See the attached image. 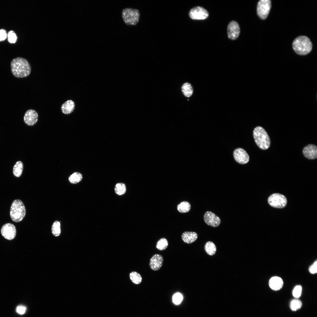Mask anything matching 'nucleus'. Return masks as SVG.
<instances>
[{
  "label": "nucleus",
  "mask_w": 317,
  "mask_h": 317,
  "mask_svg": "<svg viewBox=\"0 0 317 317\" xmlns=\"http://www.w3.org/2000/svg\"><path fill=\"white\" fill-rule=\"evenodd\" d=\"M11 68L13 75L18 78L28 76L31 70V65L26 59L18 57L13 59L11 63Z\"/></svg>",
  "instance_id": "nucleus-1"
},
{
  "label": "nucleus",
  "mask_w": 317,
  "mask_h": 317,
  "mask_svg": "<svg viewBox=\"0 0 317 317\" xmlns=\"http://www.w3.org/2000/svg\"><path fill=\"white\" fill-rule=\"evenodd\" d=\"M292 47L294 50L297 54L304 55L311 52L312 45L308 37L305 36H300L294 40Z\"/></svg>",
  "instance_id": "nucleus-2"
},
{
  "label": "nucleus",
  "mask_w": 317,
  "mask_h": 317,
  "mask_svg": "<svg viewBox=\"0 0 317 317\" xmlns=\"http://www.w3.org/2000/svg\"><path fill=\"white\" fill-rule=\"evenodd\" d=\"M253 137L257 145L261 149L266 150L270 146V140L267 133L262 127L258 126L254 130Z\"/></svg>",
  "instance_id": "nucleus-3"
},
{
  "label": "nucleus",
  "mask_w": 317,
  "mask_h": 317,
  "mask_svg": "<svg viewBox=\"0 0 317 317\" xmlns=\"http://www.w3.org/2000/svg\"><path fill=\"white\" fill-rule=\"evenodd\" d=\"M26 213V209L23 202L19 199L14 200L10 210V216L12 220L15 222H20L23 219Z\"/></svg>",
  "instance_id": "nucleus-4"
},
{
  "label": "nucleus",
  "mask_w": 317,
  "mask_h": 317,
  "mask_svg": "<svg viewBox=\"0 0 317 317\" xmlns=\"http://www.w3.org/2000/svg\"><path fill=\"white\" fill-rule=\"evenodd\" d=\"M122 17L124 23L128 25H135L139 22L140 14L137 9L125 8L122 11Z\"/></svg>",
  "instance_id": "nucleus-5"
},
{
  "label": "nucleus",
  "mask_w": 317,
  "mask_h": 317,
  "mask_svg": "<svg viewBox=\"0 0 317 317\" xmlns=\"http://www.w3.org/2000/svg\"><path fill=\"white\" fill-rule=\"evenodd\" d=\"M268 202L271 206L279 208H284L287 203L285 196L279 193H274L270 195L268 198Z\"/></svg>",
  "instance_id": "nucleus-6"
},
{
  "label": "nucleus",
  "mask_w": 317,
  "mask_h": 317,
  "mask_svg": "<svg viewBox=\"0 0 317 317\" xmlns=\"http://www.w3.org/2000/svg\"><path fill=\"white\" fill-rule=\"evenodd\" d=\"M271 3L269 0H261L258 3L257 13L262 19H265L267 17L271 7Z\"/></svg>",
  "instance_id": "nucleus-7"
},
{
  "label": "nucleus",
  "mask_w": 317,
  "mask_h": 317,
  "mask_svg": "<svg viewBox=\"0 0 317 317\" xmlns=\"http://www.w3.org/2000/svg\"><path fill=\"white\" fill-rule=\"evenodd\" d=\"M208 15L209 14L207 10L199 6L193 8L189 13L190 17L193 20H204L207 18Z\"/></svg>",
  "instance_id": "nucleus-8"
},
{
  "label": "nucleus",
  "mask_w": 317,
  "mask_h": 317,
  "mask_svg": "<svg viewBox=\"0 0 317 317\" xmlns=\"http://www.w3.org/2000/svg\"><path fill=\"white\" fill-rule=\"evenodd\" d=\"M1 233L5 239L9 240H12L15 238L16 235V227L11 223H6L2 227Z\"/></svg>",
  "instance_id": "nucleus-9"
},
{
  "label": "nucleus",
  "mask_w": 317,
  "mask_h": 317,
  "mask_svg": "<svg viewBox=\"0 0 317 317\" xmlns=\"http://www.w3.org/2000/svg\"><path fill=\"white\" fill-rule=\"evenodd\" d=\"M204 220L208 225L213 227L218 226L221 223L220 217L210 211H207L204 215Z\"/></svg>",
  "instance_id": "nucleus-10"
},
{
  "label": "nucleus",
  "mask_w": 317,
  "mask_h": 317,
  "mask_svg": "<svg viewBox=\"0 0 317 317\" xmlns=\"http://www.w3.org/2000/svg\"><path fill=\"white\" fill-rule=\"evenodd\" d=\"M235 160L241 164H245L249 161V156L245 150L241 148L236 149L233 152Z\"/></svg>",
  "instance_id": "nucleus-11"
},
{
  "label": "nucleus",
  "mask_w": 317,
  "mask_h": 317,
  "mask_svg": "<svg viewBox=\"0 0 317 317\" xmlns=\"http://www.w3.org/2000/svg\"><path fill=\"white\" fill-rule=\"evenodd\" d=\"M240 32L239 26L235 21L230 22L227 27V33L228 37L232 40L236 39L238 37Z\"/></svg>",
  "instance_id": "nucleus-12"
},
{
  "label": "nucleus",
  "mask_w": 317,
  "mask_h": 317,
  "mask_svg": "<svg viewBox=\"0 0 317 317\" xmlns=\"http://www.w3.org/2000/svg\"><path fill=\"white\" fill-rule=\"evenodd\" d=\"M38 114L37 112L33 109L27 110L23 117V120L26 124L32 126L35 124L38 120Z\"/></svg>",
  "instance_id": "nucleus-13"
},
{
  "label": "nucleus",
  "mask_w": 317,
  "mask_h": 317,
  "mask_svg": "<svg viewBox=\"0 0 317 317\" xmlns=\"http://www.w3.org/2000/svg\"><path fill=\"white\" fill-rule=\"evenodd\" d=\"M163 261V258L161 255L155 254L152 256L150 259V267L152 270L157 271L161 267Z\"/></svg>",
  "instance_id": "nucleus-14"
},
{
  "label": "nucleus",
  "mask_w": 317,
  "mask_h": 317,
  "mask_svg": "<svg viewBox=\"0 0 317 317\" xmlns=\"http://www.w3.org/2000/svg\"><path fill=\"white\" fill-rule=\"evenodd\" d=\"M303 153L305 157L308 159H316L317 158V147L313 144H309L303 148Z\"/></svg>",
  "instance_id": "nucleus-15"
},
{
  "label": "nucleus",
  "mask_w": 317,
  "mask_h": 317,
  "mask_svg": "<svg viewBox=\"0 0 317 317\" xmlns=\"http://www.w3.org/2000/svg\"><path fill=\"white\" fill-rule=\"evenodd\" d=\"M269 285L270 288L274 291L281 289L283 286V281L280 277L274 276L271 278L269 281Z\"/></svg>",
  "instance_id": "nucleus-16"
},
{
  "label": "nucleus",
  "mask_w": 317,
  "mask_h": 317,
  "mask_svg": "<svg viewBox=\"0 0 317 317\" xmlns=\"http://www.w3.org/2000/svg\"><path fill=\"white\" fill-rule=\"evenodd\" d=\"M181 238L184 242L191 244L196 240L198 238V235L195 232H185L182 234Z\"/></svg>",
  "instance_id": "nucleus-17"
},
{
  "label": "nucleus",
  "mask_w": 317,
  "mask_h": 317,
  "mask_svg": "<svg viewBox=\"0 0 317 317\" xmlns=\"http://www.w3.org/2000/svg\"><path fill=\"white\" fill-rule=\"evenodd\" d=\"M75 107L74 102L72 100H69L63 103L61 105V109L63 113L68 114L71 113Z\"/></svg>",
  "instance_id": "nucleus-18"
},
{
  "label": "nucleus",
  "mask_w": 317,
  "mask_h": 317,
  "mask_svg": "<svg viewBox=\"0 0 317 317\" xmlns=\"http://www.w3.org/2000/svg\"><path fill=\"white\" fill-rule=\"evenodd\" d=\"M182 92L186 97H189L193 94V91L191 85L188 82L184 83L181 87Z\"/></svg>",
  "instance_id": "nucleus-19"
},
{
  "label": "nucleus",
  "mask_w": 317,
  "mask_h": 317,
  "mask_svg": "<svg viewBox=\"0 0 317 317\" xmlns=\"http://www.w3.org/2000/svg\"><path fill=\"white\" fill-rule=\"evenodd\" d=\"M23 168V163L20 161H17L13 168L14 175L16 177H19L22 175Z\"/></svg>",
  "instance_id": "nucleus-20"
},
{
  "label": "nucleus",
  "mask_w": 317,
  "mask_h": 317,
  "mask_svg": "<svg viewBox=\"0 0 317 317\" xmlns=\"http://www.w3.org/2000/svg\"><path fill=\"white\" fill-rule=\"evenodd\" d=\"M205 250L207 253L210 255L214 254L216 251V247L212 242L208 241L206 243L204 247Z\"/></svg>",
  "instance_id": "nucleus-21"
},
{
  "label": "nucleus",
  "mask_w": 317,
  "mask_h": 317,
  "mask_svg": "<svg viewBox=\"0 0 317 317\" xmlns=\"http://www.w3.org/2000/svg\"><path fill=\"white\" fill-rule=\"evenodd\" d=\"M82 174L78 172H75L68 178L69 181L71 183L75 184L80 182L82 179Z\"/></svg>",
  "instance_id": "nucleus-22"
},
{
  "label": "nucleus",
  "mask_w": 317,
  "mask_h": 317,
  "mask_svg": "<svg viewBox=\"0 0 317 317\" xmlns=\"http://www.w3.org/2000/svg\"><path fill=\"white\" fill-rule=\"evenodd\" d=\"M177 208L178 211L180 213H187L190 210V205L188 202L183 201L178 205Z\"/></svg>",
  "instance_id": "nucleus-23"
},
{
  "label": "nucleus",
  "mask_w": 317,
  "mask_h": 317,
  "mask_svg": "<svg viewBox=\"0 0 317 317\" xmlns=\"http://www.w3.org/2000/svg\"><path fill=\"white\" fill-rule=\"evenodd\" d=\"M52 234L55 237L60 235L61 233L60 223L58 221H55L53 223L51 228Z\"/></svg>",
  "instance_id": "nucleus-24"
},
{
  "label": "nucleus",
  "mask_w": 317,
  "mask_h": 317,
  "mask_svg": "<svg viewBox=\"0 0 317 317\" xmlns=\"http://www.w3.org/2000/svg\"><path fill=\"white\" fill-rule=\"evenodd\" d=\"M114 190L118 195H122L124 194L126 191V187L125 184L123 183H117L115 186Z\"/></svg>",
  "instance_id": "nucleus-25"
},
{
  "label": "nucleus",
  "mask_w": 317,
  "mask_h": 317,
  "mask_svg": "<svg viewBox=\"0 0 317 317\" xmlns=\"http://www.w3.org/2000/svg\"><path fill=\"white\" fill-rule=\"evenodd\" d=\"M168 245V242L167 240L164 238L160 239L157 242L156 247L159 250H163L165 249Z\"/></svg>",
  "instance_id": "nucleus-26"
},
{
  "label": "nucleus",
  "mask_w": 317,
  "mask_h": 317,
  "mask_svg": "<svg viewBox=\"0 0 317 317\" xmlns=\"http://www.w3.org/2000/svg\"><path fill=\"white\" fill-rule=\"evenodd\" d=\"M130 278L133 283L136 284H140L142 281V277L140 275L135 272H133L130 274Z\"/></svg>",
  "instance_id": "nucleus-27"
},
{
  "label": "nucleus",
  "mask_w": 317,
  "mask_h": 317,
  "mask_svg": "<svg viewBox=\"0 0 317 317\" xmlns=\"http://www.w3.org/2000/svg\"><path fill=\"white\" fill-rule=\"evenodd\" d=\"M302 306V303L301 301L297 299H294L292 300L290 304V308L293 311H296L300 309Z\"/></svg>",
  "instance_id": "nucleus-28"
},
{
  "label": "nucleus",
  "mask_w": 317,
  "mask_h": 317,
  "mask_svg": "<svg viewBox=\"0 0 317 317\" xmlns=\"http://www.w3.org/2000/svg\"><path fill=\"white\" fill-rule=\"evenodd\" d=\"M7 37L8 41L10 43H14L16 41L17 39L16 35L13 30H11L8 32Z\"/></svg>",
  "instance_id": "nucleus-29"
},
{
  "label": "nucleus",
  "mask_w": 317,
  "mask_h": 317,
  "mask_svg": "<svg viewBox=\"0 0 317 317\" xmlns=\"http://www.w3.org/2000/svg\"><path fill=\"white\" fill-rule=\"evenodd\" d=\"M302 287L301 285H299L296 286L294 288L293 291V296L296 298H299L301 295Z\"/></svg>",
  "instance_id": "nucleus-30"
},
{
  "label": "nucleus",
  "mask_w": 317,
  "mask_h": 317,
  "mask_svg": "<svg viewBox=\"0 0 317 317\" xmlns=\"http://www.w3.org/2000/svg\"><path fill=\"white\" fill-rule=\"evenodd\" d=\"M182 299V295L178 293L175 294L173 297V302L176 304H178L180 303Z\"/></svg>",
  "instance_id": "nucleus-31"
},
{
  "label": "nucleus",
  "mask_w": 317,
  "mask_h": 317,
  "mask_svg": "<svg viewBox=\"0 0 317 317\" xmlns=\"http://www.w3.org/2000/svg\"><path fill=\"white\" fill-rule=\"evenodd\" d=\"M310 272L312 274L316 273L317 272V261L316 260L309 268Z\"/></svg>",
  "instance_id": "nucleus-32"
},
{
  "label": "nucleus",
  "mask_w": 317,
  "mask_h": 317,
  "mask_svg": "<svg viewBox=\"0 0 317 317\" xmlns=\"http://www.w3.org/2000/svg\"><path fill=\"white\" fill-rule=\"evenodd\" d=\"M7 33L6 31L3 29L0 30V41L4 40L7 38Z\"/></svg>",
  "instance_id": "nucleus-33"
},
{
  "label": "nucleus",
  "mask_w": 317,
  "mask_h": 317,
  "mask_svg": "<svg viewBox=\"0 0 317 317\" xmlns=\"http://www.w3.org/2000/svg\"><path fill=\"white\" fill-rule=\"evenodd\" d=\"M26 310V307L23 305H19L16 308V312L20 314H23L25 313Z\"/></svg>",
  "instance_id": "nucleus-34"
}]
</instances>
